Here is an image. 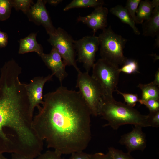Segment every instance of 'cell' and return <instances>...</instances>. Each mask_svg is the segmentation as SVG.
Masks as SVG:
<instances>
[{
    "mask_svg": "<svg viewBox=\"0 0 159 159\" xmlns=\"http://www.w3.org/2000/svg\"><path fill=\"white\" fill-rule=\"evenodd\" d=\"M142 91L141 99L147 100L153 99L159 100V87L152 82L147 84H139L138 86Z\"/></svg>",
    "mask_w": 159,
    "mask_h": 159,
    "instance_id": "obj_18",
    "label": "cell"
},
{
    "mask_svg": "<svg viewBox=\"0 0 159 159\" xmlns=\"http://www.w3.org/2000/svg\"><path fill=\"white\" fill-rule=\"evenodd\" d=\"M142 127L136 125L130 132L122 135L119 141L120 143L125 146L128 153L136 150L143 151L147 146L145 134Z\"/></svg>",
    "mask_w": 159,
    "mask_h": 159,
    "instance_id": "obj_11",
    "label": "cell"
},
{
    "mask_svg": "<svg viewBox=\"0 0 159 159\" xmlns=\"http://www.w3.org/2000/svg\"><path fill=\"white\" fill-rule=\"evenodd\" d=\"M98 37L101 58L118 66L122 65L127 59L123 52L127 40L115 33L111 26L103 30Z\"/></svg>",
    "mask_w": 159,
    "mask_h": 159,
    "instance_id": "obj_4",
    "label": "cell"
},
{
    "mask_svg": "<svg viewBox=\"0 0 159 159\" xmlns=\"http://www.w3.org/2000/svg\"><path fill=\"white\" fill-rule=\"evenodd\" d=\"M153 83L156 85L159 86V69L156 72L155 74V77L154 80L153 82Z\"/></svg>",
    "mask_w": 159,
    "mask_h": 159,
    "instance_id": "obj_34",
    "label": "cell"
},
{
    "mask_svg": "<svg viewBox=\"0 0 159 159\" xmlns=\"http://www.w3.org/2000/svg\"><path fill=\"white\" fill-rule=\"evenodd\" d=\"M13 7L17 11L21 10L27 14L33 4L32 0H11Z\"/></svg>",
    "mask_w": 159,
    "mask_h": 159,
    "instance_id": "obj_22",
    "label": "cell"
},
{
    "mask_svg": "<svg viewBox=\"0 0 159 159\" xmlns=\"http://www.w3.org/2000/svg\"><path fill=\"white\" fill-rule=\"evenodd\" d=\"M142 24L144 36L154 37L159 35V5L154 8L150 18Z\"/></svg>",
    "mask_w": 159,
    "mask_h": 159,
    "instance_id": "obj_15",
    "label": "cell"
},
{
    "mask_svg": "<svg viewBox=\"0 0 159 159\" xmlns=\"http://www.w3.org/2000/svg\"><path fill=\"white\" fill-rule=\"evenodd\" d=\"M43 100L32 125L47 148L62 155L86 149L91 139L92 115L79 91L61 85Z\"/></svg>",
    "mask_w": 159,
    "mask_h": 159,
    "instance_id": "obj_1",
    "label": "cell"
},
{
    "mask_svg": "<svg viewBox=\"0 0 159 159\" xmlns=\"http://www.w3.org/2000/svg\"><path fill=\"white\" fill-rule=\"evenodd\" d=\"M8 36L6 33L1 31L0 28V48H4L8 44Z\"/></svg>",
    "mask_w": 159,
    "mask_h": 159,
    "instance_id": "obj_31",
    "label": "cell"
},
{
    "mask_svg": "<svg viewBox=\"0 0 159 159\" xmlns=\"http://www.w3.org/2000/svg\"><path fill=\"white\" fill-rule=\"evenodd\" d=\"M91 76L99 85L103 100L113 98L120 72L118 66L101 58L95 63Z\"/></svg>",
    "mask_w": 159,
    "mask_h": 159,
    "instance_id": "obj_5",
    "label": "cell"
},
{
    "mask_svg": "<svg viewBox=\"0 0 159 159\" xmlns=\"http://www.w3.org/2000/svg\"><path fill=\"white\" fill-rule=\"evenodd\" d=\"M29 113L24 83L16 77L0 79V154L9 153L14 145L10 139L26 132Z\"/></svg>",
    "mask_w": 159,
    "mask_h": 159,
    "instance_id": "obj_2",
    "label": "cell"
},
{
    "mask_svg": "<svg viewBox=\"0 0 159 159\" xmlns=\"http://www.w3.org/2000/svg\"><path fill=\"white\" fill-rule=\"evenodd\" d=\"M115 91L122 95L127 105L130 107H134L139 100V99L137 94L122 92L119 91L117 88Z\"/></svg>",
    "mask_w": 159,
    "mask_h": 159,
    "instance_id": "obj_25",
    "label": "cell"
},
{
    "mask_svg": "<svg viewBox=\"0 0 159 159\" xmlns=\"http://www.w3.org/2000/svg\"><path fill=\"white\" fill-rule=\"evenodd\" d=\"M103 1L101 0H73L67 4L64 9L66 11L74 8L94 7L103 6Z\"/></svg>",
    "mask_w": 159,
    "mask_h": 159,
    "instance_id": "obj_19",
    "label": "cell"
},
{
    "mask_svg": "<svg viewBox=\"0 0 159 159\" xmlns=\"http://www.w3.org/2000/svg\"><path fill=\"white\" fill-rule=\"evenodd\" d=\"M99 115L107 122L104 127L110 126L114 130L126 124L150 127L147 115L141 114L133 107L117 101L114 98L103 100Z\"/></svg>",
    "mask_w": 159,
    "mask_h": 159,
    "instance_id": "obj_3",
    "label": "cell"
},
{
    "mask_svg": "<svg viewBox=\"0 0 159 159\" xmlns=\"http://www.w3.org/2000/svg\"><path fill=\"white\" fill-rule=\"evenodd\" d=\"M90 159H112L109 153L105 154L101 152H98L91 154Z\"/></svg>",
    "mask_w": 159,
    "mask_h": 159,
    "instance_id": "obj_30",
    "label": "cell"
},
{
    "mask_svg": "<svg viewBox=\"0 0 159 159\" xmlns=\"http://www.w3.org/2000/svg\"><path fill=\"white\" fill-rule=\"evenodd\" d=\"M53 75L49 74L45 77H36L31 80L29 84H25L29 100V110L32 116L35 108L37 107L39 109L42 105L43 100V91L45 83L51 80Z\"/></svg>",
    "mask_w": 159,
    "mask_h": 159,
    "instance_id": "obj_9",
    "label": "cell"
},
{
    "mask_svg": "<svg viewBox=\"0 0 159 159\" xmlns=\"http://www.w3.org/2000/svg\"><path fill=\"white\" fill-rule=\"evenodd\" d=\"M138 102L141 104L143 105L149 109L150 112L159 110V100L151 99L147 100L139 99Z\"/></svg>",
    "mask_w": 159,
    "mask_h": 159,
    "instance_id": "obj_26",
    "label": "cell"
},
{
    "mask_svg": "<svg viewBox=\"0 0 159 159\" xmlns=\"http://www.w3.org/2000/svg\"><path fill=\"white\" fill-rule=\"evenodd\" d=\"M46 0H38L31 6L26 15L29 21L43 26L49 35L53 33L56 29L46 7Z\"/></svg>",
    "mask_w": 159,
    "mask_h": 159,
    "instance_id": "obj_10",
    "label": "cell"
},
{
    "mask_svg": "<svg viewBox=\"0 0 159 159\" xmlns=\"http://www.w3.org/2000/svg\"><path fill=\"white\" fill-rule=\"evenodd\" d=\"M159 5V0L141 1L136 13L135 23L142 24L150 17L154 8Z\"/></svg>",
    "mask_w": 159,
    "mask_h": 159,
    "instance_id": "obj_16",
    "label": "cell"
},
{
    "mask_svg": "<svg viewBox=\"0 0 159 159\" xmlns=\"http://www.w3.org/2000/svg\"><path fill=\"white\" fill-rule=\"evenodd\" d=\"M120 72L128 74L139 73L138 66L137 61L135 59H127L122 66L119 68Z\"/></svg>",
    "mask_w": 159,
    "mask_h": 159,
    "instance_id": "obj_21",
    "label": "cell"
},
{
    "mask_svg": "<svg viewBox=\"0 0 159 159\" xmlns=\"http://www.w3.org/2000/svg\"><path fill=\"white\" fill-rule=\"evenodd\" d=\"M108 13L107 8L101 6L94 8L93 11L89 15L85 16H79L77 20L92 29L95 34L99 30H103L106 28Z\"/></svg>",
    "mask_w": 159,
    "mask_h": 159,
    "instance_id": "obj_13",
    "label": "cell"
},
{
    "mask_svg": "<svg viewBox=\"0 0 159 159\" xmlns=\"http://www.w3.org/2000/svg\"><path fill=\"white\" fill-rule=\"evenodd\" d=\"M140 0H128L125 7L132 18L135 21L136 13Z\"/></svg>",
    "mask_w": 159,
    "mask_h": 159,
    "instance_id": "obj_24",
    "label": "cell"
},
{
    "mask_svg": "<svg viewBox=\"0 0 159 159\" xmlns=\"http://www.w3.org/2000/svg\"><path fill=\"white\" fill-rule=\"evenodd\" d=\"M78 72L76 87L78 88L83 99L92 115H99L100 108L103 101L101 90L97 83L87 72Z\"/></svg>",
    "mask_w": 159,
    "mask_h": 159,
    "instance_id": "obj_6",
    "label": "cell"
},
{
    "mask_svg": "<svg viewBox=\"0 0 159 159\" xmlns=\"http://www.w3.org/2000/svg\"><path fill=\"white\" fill-rule=\"evenodd\" d=\"M47 3L54 6H56L63 1L62 0H46Z\"/></svg>",
    "mask_w": 159,
    "mask_h": 159,
    "instance_id": "obj_33",
    "label": "cell"
},
{
    "mask_svg": "<svg viewBox=\"0 0 159 159\" xmlns=\"http://www.w3.org/2000/svg\"><path fill=\"white\" fill-rule=\"evenodd\" d=\"M0 159H8L4 156L3 154H0Z\"/></svg>",
    "mask_w": 159,
    "mask_h": 159,
    "instance_id": "obj_36",
    "label": "cell"
},
{
    "mask_svg": "<svg viewBox=\"0 0 159 159\" xmlns=\"http://www.w3.org/2000/svg\"><path fill=\"white\" fill-rule=\"evenodd\" d=\"M49 35L48 41L60 55L67 66H73L77 72L80 71L76 63L74 40L72 37L60 27Z\"/></svg>",
    "mask_w": 159,
    "mask_h": 159,
    "instance_id": "obj_7",
    "label": "cell"
},
{
    "mask_svg": "<svg viewBox=\"0 0 159 159\" xmlns=\"http://www.w3.org/2000/svg\"><path fill=\"white\" fill-rule=\"evenodd\" d=\"M159 35L157 36V38L156 40V46H159Z\"/></svg>",
    "mask_w": 159,
    "mask_h": 159,
    "instance_id": "obj_35",
    "label": "cell"
},
{
    "mask_svg": "<svg viewBox=\"0 0 159 159\" xmlns=\"http://www.w3.org/2000/svg\"><path fill=\"white\" fill-rule=\"evenodd\" d=\"M37 33H32L25 37L21 39L19 44L18 53L23 54L29 52H34L40 56L43 52L42 46L36 40Z\"/></svg>",
    "mask_w": 159,
    "mask_h": 159,
    "instance_id": "obj_14",
    "label": "cell"
},
{
    "mask_svg": "<svg viewBox=\"0 0 159 159\" xmlns=\"http://www.w3.org/2000/svg\"><path fill=\"white\" fill-rule=\"evenodd\" d=\"M110 12L118 17L123 23L128 25L135 34L139 35L140 32L135 25V23L132 18L126 9L121 5H118L111 8Z\"/></svg>",
    "mask_w": 159,
    "mask_h": 159,
    "instance_id": "obj_17",
    "label": "cell"
},
{
    "mask_svg": "<svg viewBox=\"0 0 159 159\" xmlns=\"http://www.w3.org/2000/svg\"><path fill=\"white\" fill-rule=\"evenodd\" d=\"M39 56L52 71V74L61 83L68 76L65 69L67 65L56 49L52 47L50 53L46 54L43 52Z\"/></svg>",
    "mask_w": 159,
    "mask_h": 159,
    "instance_id": "obj_12",
    "label": "cell"
},
{
    "mask_svg": "<svg viewBox=\"0 0 159 159\" xmlns=\"http://www.w3.org/2000/svg\"><path fill=\"white\" fill-rule=\"evenodd\" d=\"M108 150L112 159H135L130 153H125L114 147L109 148Z\"/></svg>",
    "mask_w": 159,
    "mask_h": 159,
    "instance_id": "obj_23",
    "label": "cell"
},
{
    "mask_svg": "<svg viewBox=\"0 0 159 159\" xmlns=\"http://www.w3.org/2000/svg\"><path fill=\"white\" fill-rule=\"evenodd\" d=\"M77 61L82 64L86 72H88L92 68L95 61L96 54L99 46L98 37L94 35L87 36L74 40Z\"/></svg>",
    "mask_w": 159,
    "mask_h": 159,
    "instance_id": "obj_8",
    "label": "cell"
},
{
    "mask_svg": "<svg viewBox=\"0 0 159 159\" xmlns=\"http://www.w3.org/2000/svg\"><path fill=\"white\" fill-rule=\"evenodd\" d=\"M12 7L11 0H0V21L9 18Z\"/></svg>",
    "mask_w": 159,
    "mask_h": 159,
    "instance_id": "obj_20",
    "label": "cell"
},
{
    "mask_svg": "<svg viewBox=\"0 0 159 159\" xmlns=\"http://www.w3.org/2000/svg\"><path fill=\"white\" fill-rule=\"evenodd\" d=\"M147 116L148 121L150 127H159V110L150 112Z\"/></svg>",
    "mask_w": 159,
    "mask_h": 159,
    "instance_id": "obj_27",
    "label": "cell"
},
{
    "mask_svg": "<svg viewBox=\"0 0 159 159\" xmlns=\"http://www.w3.org/2000/svg\"><path fill=\"white\" fill-rule=\"evenodd\" d=\"M62 155L55 150H48L41 153L36 159H64Z\"/></svg>",
    "mask_w": 159,
    "mask_h": 159,
    "instance_id": "obj_28",
    "label": "cell"
},
{
    "mask_svg": "<svg viewBox=\"0 0 159 159\" xmlns=\"http://www.w3.org/2000/svg\"><path fill=\"white\" fill-rule=\"evenodd\" d=\"M69 159H90L91 154L83 151L75 152L71 154Z\"/></svg>",
    "mask_w": 159,
    "mask_h": 159,
    "instance_id": "obj_29",
    "label": "cell"
},
{
    "mask_svg": "<svg viewBox=\"0 0 159 159\" xmlns=\"http://www.w3.org/2000/svg\"><path fill=\"white\" fill-rule=\"evenodd\" d=\"M11 159H31L20 154L13 153H12Z\"/></svg>",
    "mask_w": 159,
    "mask_h": 159,
    "instance_id": "obj_32",
    "label": "cell"
}]
</instances>
